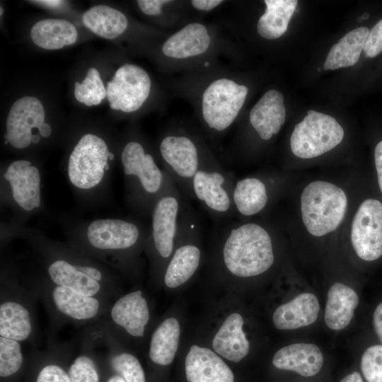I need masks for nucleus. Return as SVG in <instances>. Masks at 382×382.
Segmentation results:
<instances>
[{
	"label": "nucleus",
	"instance_id": "obj_1",
	"mask_svg": "<svg viewBox=\"0 0 382 382\" xmlns=\"http://www.w3.org/2000/svg\"><path fill=\"white\" fill-rule=\"evenodd\" d=\"M169 85L191 105L204 136L212 140L238 120L250 93L249 86L224 64L174 75Z\"/></svg>",
	"mask_w": 382,
	"mask_h": 382
},
{
	"label": "nucleus",
	"instance_id": "obj_2",
	"mask_svg": "<svg viewBox=\"0 0 382 382\" xmlns=\"http://www.w3.org/2000/svg\"><path fill=\"white\" fill-rule=\"evenodd\" d=\"M14 236H21L38 254L46 273L54 284L79 294L111 302L117 296V282L111 268L83 254L68 243L48 238L38 231L11 224Z\"/></svg>",
	"mask_w": 382,
	"mask_h": 382
},
{
	"label": "nucleus",
	"instance_id": "obj_3",
	"mask_svg": "<svg viewBox=\"0 0 382 382\" xmlns=\"http://www.w3.org/2000/svg\"><path fill=\"white\" fill-rule=\"evenodd\" d=\"M234 54L231 33L222 23L197 18L169 33L159 47L163 66L174 75L221 65L222 57L231 60Z\"/></svg>",
	"mask_w": 382,
	"mask_h": 382
},
{
	"label": "nucleus",
	"instance_id": "obj_4",
	"mask_svg": "<svg viewBox=\"0 0 382 382\" xmlns=\"http://www.w3.org/2000/svg\"><path fill=\"white\" fill-rule=\"evenodd\" d=\"M149 229L137 220L103 218L83 221L66 229L68 243L83 254L120 268L126 257L145 245Z\"/></svg>",
	"mask_w": 382,
	"mask_h": 382
},
{
	"label": "nucleus",
	"instance_id": "obj_5",
	"mask_svg": "<svg viewBox=\"0 0 382 382\" xmlns=\"http://www.w3.org/2000/svg\"><path fill=\"white\" fill-rule=\"evenodd\" d=\"M156 156L139 138L127 141L121 149L126 202L141 216H151L156 202L173 182Z\"/></svg>",
	"mask_w": 382,
	"mask_h": 382
},
{
	"label": "nucleus",
	"instance_id": "obj_6",
	"mask_svg": "<svg viewBox=\"0 0 382 382\" xmlns=\"http://www.w3.org/2000/svg\"><path fill=\"white\" fill-rule=\"evenodd\" d=\"M221 231V260L229 274L240 278L255 277L274 264L272 238L262 224H230Z\"/></svg>",
	"mask_w": 382,
	"mask_h": 382
},
{
	"label": "nucleus",
	"instance_id": "obj_7",
	"mask_svg": "<svg viewBox=\"0 0 382 382\" xmlns=\"http://www.w3.org/2000/svg\"><path fill=\"white\" fill-rule=\"evenodd\" d=\"M212 152L199 129L184 122H174L160 139L157 156L182 194L193 199L192 179Z\"/></svg>",
	"mask_w": 382,
	"mask_h": 382
},
{
	"label": "nucleus",
	"instance_id": "obj_8",
	"mask_svg": "<svg viewBox=\"0 0 382 382\" xmlns=\"http://www.w3.org/2000/svg\"><path fill=\"white\" fill-rule=\"evenodd\" d=\"M115 154L106 141L93 133L81 136L70 153L66 176L80 199L93 201L102 196L110 179Z\"/></svg>",
	"mask_w": 382,
	"mask_h": 382
},
{
	"label": "nucleus",
	"instance_id": "obj_9",
	"mask_svg": "<svg viewBox=\"0 0 382 382\" xmlns=\"http://www.w3.org/2000/svg\"><path fill=\"white\" fill-rule=\"evenodd\" d=\"M30 288L44 303L54 325H90L105 317L112 305L110 301L54 284L46 277L35 280Z\"/></svg>",
	"mask_w": 382,
	"mask_h": 382
},
{
	"label": "nucleus",
	"instance_id": "obj_10",
	"mask_svg": "<svg viewBox=\"0 0 382 382\" xmlns=\"http://www.w3.org/2000/svg\"><path fill=\"white\" fill-rule=\"evenodd\" d=\"M0 337L31 342L36 333L35 304L38 296L22 286L8 270L1 272Z\"/></svg>",
	"mask_w": 382,
	"mask_h": 382
},
{
	"label": "nucleus",
	"instance_id": "obj_11",
	"mask_svg": "<svg viewBox=\"0 0 382 382\" xmlns=\"http://www.w3.org/2000/svg\"><path fill=\"white\" fill-rule=\"evenodd\" d=\"M1 199L16 214L15 223L41 212L42 173L39 167L26 159L8 163L1 172Z\"/></svg>",
	"mask_w": 382,
	"mask_h": 382
},
{
	"label": "nucleus",
	"instance_id": "obj_12",
	"mask_svg": "<svg viewBox=\"0 0 382 382\" xmlns=\"http://www.w3.org/2000/svg\"><path fill=\"white\" fill-rule=\"evenodd\" d=\"M300 201L303 224L309 233L318 237L334 231L340 226L347 207L344 190L323 180L308 184Z\"/></svg>",
	"mask_w": 382,
	"mask_h": 382
},
{
	"label": "nucleus",
	"instance_id": "obj_13",
	"mask_svg": "<svg viewBox=\"0 0 382 382\" xmlns=\"http://www.w3.org/2000/svg\"><path fill=\"white\" fill-rule=\"evenodd\" d=\"M231 174L212 152L196 172L192 182L193 199H197L214 219L235 214Z\"/></svg>",
	"mask_w": 382,
	"mask_h": 382
},
{
	"label": "nucleus",
	"instance_id": "obj_14",
	"mask_svg": "<svg viewBox=\"0 0 382 382\" xmlns=\"http://www.w3.org/2000/svg\"><path fill=\"white\" fill-rule=\"evenodd\" d=\"M200 226L185 197L173 253L167 263L163 281L168 288L187 282L197 270L202 258Z\"/></svg>",
	"mask_w": 382,
	"mask_h": 382
},
{
	"label": "nucleus",
	"instance_id": "obj_15",
	"mask_svg": "<svg viewBox=\"0 0 382 382\" xmlns=\"http://www.w3.org/2000/svg\"><path fill=\"white\" fill-rule=\"evenodd\" d=\"M185 199L173 182L153 207L145 245L156 260H169L173 253Z\"/></svg>",
	"mask_w": 382,
	"mask_h": 382
},
{
	"label": "nucleus",
	"instance_id": "obj_16",
	"mask_svg": "<svg viewBox=\"0 0 382 382\" xmlns=\"http://www.w3.org/2000/svg\"><path fill=\"white\" fill-rule=\"evenodd\" d=\"M344 129L332 116L309 110L296 125L290 138L291 152L301 158L319 156L337 146L343 139Z\"/></svg>",
	"mask_w": 382,
	"mask_h": 382
},
{
	"label": "nucleus",
	"instance_id": "obj_17",
	"mask_svg": "<svg viewBox=\"0 0 382 382\" xmlns=\"http://www.w3.org/2000/svg\"><path fill=\"white\" fill-rule=\"evenodd\" d=\"M351 242L359 258L374 261L382 256V203L367 199L361 203L351 226Z\"/></svg>",
	"mask_w": 382,
	"mask_h": 382
},
{
	"label": "nucleus",
	"instance_id": "obj_18",
	"mask_svg": "<svg viewBox=\"0 0 382 382\" xmlns=\"http://www.w3.org/2000/svg\"><path fill=\"white\" fill-rule=\"evenodd\" d=\"M111 83L112 88L117 90L113 97L114 104L125 113L139 110L151 94L150 76L143 68L134 64H125L118 68Z\"/></svg>",
	"mask_w": 382,
	"mask_h": 382
},
{
	"label": "nucleus",
	"instance_id": "obj_19",
	"mask_svg": "<svg viewBox=\"0 0 382 382\" xmlns=\"http://www.w3.org/2000/svg\"><path fill=\"white\" fill-rule=\"evenodd\" d=\"M286 120L283 94L276 89L265 92L251 108L248 122L258 139L270 141L280 131Z\"/></svg>",
	"mask_w": 382,
	"mask_h": 382
},
{
	"label": "nucleus",
	"instance_id": "obj_20",
	"mask_svg": "<svg viewBox=\"0 0 382 382\" xmlns=\"http://www.w3.org/2000/svg\"><path fill=\"white\" fill-rule=\"evenodd\" d=\"M105 316H109L108 322L130 336L142 338L150 319V311L142 291L137 290L117 298Z\"/></svg>",
	"mask_w": 382,
	"mask_h": 382
},
{
	"label": "nucleus",
	"instance_id": "obj_21",
	"mask_svg": "<svg viewBox=\"0 0 382 382\" xmlns=\"http://www.w3.org/2000/svg\"><path fill=\"white\" fill-rule=\"evenodd\" d=\"M185 369L188 382H233V372L213 351L192 345L185 358Z\"/></svg>",
	"mask_w": 382,
	"mask_h": 382
},
{
	"label": "nucleus",
	"instance_id": "obj_22",
	"mask_svg": "<svg viewBox=\"0 0 382 382\" xmlns=\"http://www.w3.org/2000/svg\"><path fill=\"white\" fill-rule=\"evenodd\" d=\"M323 362L322 352L314 344L296 343L279 349L272 364L279 369L294 371L308 377L317 374Z\"/></svg>",
	"mask_w": 382,
	"mask_h": 382
},
{
	"label": "nucleus",
	"instance_id": "obj_23",
	"mask_svg": "<svg viewBox=\"0 0 382 382\" xmlns=\"http://www.w3.org/2000/svg\"><path fill=\"white\" fill-rule=\"evenodd\" d=\"M320 304L311 293H302L279 306L273 313V323L278 330H294L313 323L318 315Z\"/></svg>",
	"mask_w": 382,
	"mask_h": 382
},
{
	"label": "nucleus",
	"instance_id": "obj_24",
	"mask_svg": "<svg viewBox=\"0 0 382 382\" xmlns=\"http://www.w3.org/2000/svg\"><path fill=\"white\" fill-rule=\"evenodd\" d=\"M243 319L241 315H229L214 335L212 340L214 350L227 360L238 362L245 358L250 344L243 331Z\"/></svg>",
	"mask_w": 382,
	"mask_h": 382
},
{
	"label": "nucleus",
	"instance_id": "obj_25",
	"mask_svg": "<svg viewBox=\"0 0 382 382\" xmlns=\"http://www.w3.org/2000/svg\"><path fill=\"white\" fill-rule=\"evenodd\" d=\"M267 184L257 177H247L235 181L233 190L234 212L243 217L259 214L270 200Z\"/></svg>",
	"mask_w": 382,
	"mask_h": 382
},
{
	"label": "nucleus",
	"instance_id": "obj_26",
	"mask_svg": "<svg viewBox=\"0 0 382 382\" xmlns=\"http://www.w3.org/2000/svg\"><path fill=\"white\" fill-rule=\"evenodd\" d=\"M359 303L356 291L351 287L336 282L328 293L325 311V323L331 330H340L351 322Z\"/></svg>",
	"mask_w": 382,
	"mask_h": 382
},
{
	"label": "nucleus",
	"instance_id": "obj_27",
	"mask_svg": "<svg viewBox=\"0 0 382 382\" xmlns=\"http://www.w3.org/2000/svg\"><path fill=\"white\" fill-rule=\"evenodd\" d=\"M264 13L259 17L256 30L260 37L273 40L287 30L290 19L296 11V0H265Z\"/></svg>",
	"mask_w": 382,
	"mask_h": 382
},
{
	"label": "nucleus",
	"instance_id": "obj_28",
	"mask_svg": "<svg viewBox=\"0 0 382 382\" xmlns=\"http://www.w3.org/2000/svg\"><path fill=\"white\" fill-rule=\"evenodd\" d=\"M30 37L38 47L46 50H58L74 44L78 37L75 26L64 19L48 18L37 22L30 30Z\"/></svg>",
	"mask_w": 382,
	"mask_h": 382
},
{
	"label": "nucleus",
	"instance_id": "obj_29",
	"mask_svg": "<svg viewBox=\"0 0 382 382\" xmlns=\"http://www.w3.org/2000/svg\"><path fill=\"white\" fill-rule=\"evenodd\" d=\"M369 33L366 27H359L345 35L330 48L323 69L335 70L354 65L364 50Z\"/></svg>",
	"mask_w": 382,
	"mask_h": 382
},
{
	"label": "nucleus",
	"instance_id": "obj_30",
	"mask_svg": "<svg viewBox=\"0 0 382 382\" xmlns=\"http://www.w3.org/2000/svg\"><path fill=\"white\" fill-rule=\"evenodd\" d=\"M82 20L93 33L109 40L122 35L129 27V20L122 12L105 5L89 8L83 13Z\"/></svg>",
	"mask_w": 382,
	"mask_h": 382
},
{
	"label": "nucleus",
	"instance_id": "obj_31",
	"mask_svg": "<svg viewBox=\"0 0 382 382\" xmlns=\"http://www.w3.org/2000/svg\"><path fill=\"white\" fill-rule=\"evenodd\" d=\"M180 324L177 319L164 320L154 331L149 345V356L151 361L168 366L174 359L180 339Z\"/></svg>",
	"mask_w": 382,
	"mask_h": 382
},
{
	"label": "nucleus",
	"instance_id": "obj_32",
	"mask_svg": "<svg viewBox=\"0 0 382 382\" xmlns=\"http://www.w3.org/2000/svg\"><path fill=\"white\" fill-rule=\"evenodd\" d=\"M137 4L142 13L148 16L163 18V25L178 29L187 22L197 19L192 17L188 1L183 0H138Z\"/></svg>",
	"mask_w": 382,
	"mask_h": 382
},
{
	"label": "nucleus",
	"instance_id": "obj_33",
	"mask_svg": "<svg viewBox=\"0 0 382 382\" xmlns=\"http://www.w3.org/2000/svg\"><path fill=\"white\" fill-rule=\"evenodd\" d=\"M24 362L21 344L17 340L0 337V376L8 378L18 373Z\"/></svg>",
	"mask_w": 382,
	"mask_h": 382
},
{
	"label": "nucleus",
	"instance_id": "obj_34",
	"mask_svg": "<svg viewBox=\"0 0 382 382\" xmlns=\"http://www.w3.org/2000/svg\"><path fill=\"white\" fill-rule=\"evenodd\" d=\"M68 375L71 382H100L96 364L88 354H81L74 359Z\"/></svg>",
	"mask_w": 382,
	"mask_h": 382
},
{
	"label": "nucleus",
	"instance_id": "obj_35",
	"mask_svg": "<svg viewBox=\"0 0 382 382\" xmlns=\"http://www.w3.org/2000/svg\"><path fill=\"white\" fill-rule=\"evenodd\" d=\"M361 370L367 382H382V345H373L365 350Z\"/></svg>",
	"mask_w": 382,
	"mask_h": 382
},
{
	"label": "nucleus",
	"instance_id": "obj_36",
	"mask_svg": "<svg viewBox=\"0 0 382 382\" xmlns=\"http://www.w3.org/2000/svg\"><path fill=\"white\" fill-rule=\"evenodd\" d=\"M35 382H71L68 371L55 363L44 365L37 373Z\"/></svg>",
	"mask_w": 382,
	"mask_h": 382
},
{
	"label": "nucleus",
	"instance_id": "obj_37",
	"mask_svg": "<svg viewBox=\"0 0 382 382\" xmlns=\"http://www.w3.org/2000/svg\"><path fill=\"white\" fill-rule=\"evenodd\" d=\"M364 52L369 58L375 57L382 52V18L369 30Z\"/></svg>",
	"mask_w": 382,
	"mask_h": 382
},
{
	"label": "nucleus",
	"instance_id": "obj_38",
	"mask_svg": "<svg viewBox=\"0 0 382 382\" xmlns=\"http://www.w3.org/2000/svg\"><path fill=\"white\" fill-rule=\"evenodd\" d=\"M224 0H188L189 6L193 14H207L224 5Z\"/></svg>",
	"mask_w": 382,
	"mask_h": 382
},
{
	"label": "nucleus",
	"instance_id": "obj_39",
	"mask_svg": "<svg viewBox=\"0 0 382 382\" xmlns=\"http://www.w3.org/2000/svg\"><path fill=\"white\" fill-rule=\"evenodd\" d=\"M374 161L377 171L378 186L382 193V141L378 142L375 148Z\"/></svg>",
	"mask_w": 382,
	"mask_h": 382
},
{
	"label": "nucleus",
	"instance_id": "obj_40",
	"mask_svg": "<svg viewBox=\"0 0 382 382\" xmlns=\"http://www.w3.org/2000/svg\"><path fill=\"white\" fill-rule=\"evenodd\" d=\"M374 330L382 343V302L376 308L373 315Z\"/></svg>",
	"mask_w": 382,
	"mask_h": 382
},
{
	"label": "nucleus",
	"instance_id": "obj_41",
	"mask_svg": "<svg viewBox=\"0 0 382 382\" xmlns=\"http://www.w3.org/2000/svg\"><path fill=\"white\" fill-rule=\"evenodd\" d=\"M340 382H363V380L360 374L355 371L344 377Z\"/></svg>",
	"mask_w": 382,
	"mask_h": 382
},
{
	"label": "nucleus",
	"instance_id": "obj_42",
	"mask_svg": "<svg viewBox=\"0 0 382 382\" xmlns=\"http://www.w3.org/2000/svg\"><path fill=\"white\" fill-rule=\"evenodd\" d=\"M37 4L46 6L47 7L56 8L61 6L63 4V1L59 0H43V1H33Z\"/></svg>",
	"mask_w": 382,
	"mask_h": 382
},
{
	"label": "nucleus",
	"instance_id": "obj_43",
	"mask_svg": "<svg viewBox=\"0 0 382 382\" xmlns=\"http://www.w3.org/2000/svg\"><path fill=\"white\" fill-rule=\"evenodd\" d=\"M106 382H126L125 380L118 374L111 376Z\"/></svg>",
	"mask_w": 382,
	"mask_h": 382
},
{
	"label": "nucleus",
	"instance_id": "obj_44",
	"mask_svg": "<svg viewBox=\"0 0 382 382\" xmlns=\"http://www.w3.org/2000/svg\"><path fill=\"white\" fill-rule=\"evenodd\" d=\"M369 17V15L368 13H364L362 15L363 19H367Z\"/></svg>",
	"mask_w": 382,
	"mask_h": 382
},
{
	"label": "nucleus",
	"instance_id": "obj_45",
	"mask_svg": "<svg viewBox=\"0 0 382 382\" xmlns=\"http://www.w3.org/2000/svg\"><path fill=\"white\" fill-rule=\"evenodd\" d=\"M0 11H1L0 15L1 16L3 15V13H4V9H3V8L1 6L0 8Z\"/></svg>",
	"mask_w": 382,
	"mask_h": 382
},
{
	"label": "nucleus",
	"instance_id": "obj_46",
	"mask_svg": "<svg viewBox=\"0 0 382 382\" xmlns=\"http://www.w3.org/2000/svg\"><path fill=\"white\" fill-rule=\"evenodd\" d=\"M363 18L362 16H360L357 18L358 21L360 22L361 21H362Z\"/></svg>",
	"mask_w": 382,
	"mask_h": 382
}]
</instances>
